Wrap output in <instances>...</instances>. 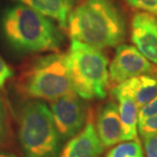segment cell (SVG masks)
Instances as JSON below:
<instances>
[{"mask_svg": "<svg viewBox=\"0 0 157 157\" xmlns=\"http://www.w3.org/2000/svg\"><path fill=\"white\" fill-rule=\"evenodd\" d=\"M66 59L71 84L76 94L85 100L104 99L107 96L108 60L101 50L72 40Z\"/></svg>", "mask_w": 157, "mask_h": 157, "instance_id": "obj_4", "label": "cell"}, {"mask_svg": "<svg viewBox=\"0 0 157 157\" xmlns=\"http://www.w3.org/2000/svg\"><path fill=\"white\" fill-rule=\"evenodd\" d=\"M157 114V95L148 104L140 108L139 111V122H142L148 118ZM138 122V123H139Z\"/></svg>", "mask_w": 157, "mask_h": 157, "instance_id": "obj_18", "label": "cell"}, {"mask_svg": "<svg viewBox=\"0 0 157 157\" xmlns=\"http://www.w3.org/2000/svg\"><path fill=\"white\" fill-rule=\"evenodd\" d=\"M114 97H131L139 108H142L157 95V73L142 74L127 79L112 89Z\"/></svg>", "mask_w": 157, "mask_h": 157, "instance_id": "obj_9", "label": "cell"}, {"mask_svg": "<svg viewBox=\"0 0 157 157\" xmlns=\"http://www.w3.org/2000/svg\"><path fill=\"white\" fill-rule=\"evenodd\" d=\"M18 89L29 99L51 101L74 93L66 54L56 52L34 60L22 73Z\"/></svg>", "mask_w": 157, "mask_h": 157, "instance_id": "obj_5", "label": "cell"}, {"mask_svg": "<svg viewBox=\"0 0 157 157\" xmlns=\"http://www.w3.org/2000/svg\"><path fill=\"white\" fill-rule=\"evenodd\" d=\"M129 6L157 17V0H126Z\"/></svg>", "mask_w": 157, "mask_h": 157, "instance_id": "obj_16", "label": "cell"}, {"mask_svg": "<svg viewBox=\"0 0 157 157\" xmlns=\"http://www.w3.org/2000/svg\"><path fill=\"white\" fill-rule=\"evenodd\" d=\"M140 135L144 138L147 135L157 134V114L138 123Z\"/></svg>", "mask_w": 157, "mask_h": 157, "instance_id": "obj_17", "label": "cell"}, {"mask_svg": "<svg viewBox=\"0 0 157 157\" xmlns=\"http://www.w3.org/2000/svg\"><path fill=\"white\" fill-rule=\"evenodd\" d=\"M5 41L19 53L58 52L64 38L50 19L21 4L7 8L0 19Z\"/></svg>", "mask_w": 157, "mask_h": 157, "instance_id": "obj_2", "label": "cell"}, {"mask_svg": "<svg viewBox=\"0 0 157 157\" xmlns=\"http://www.w3.org/2000/svg\"><path fill=\"white\" fill-rule=\"evenodd\" d=\"M18 140L24 157H58L61 137L50 110L41 100L31 99L18 113Z\"/></svg>", "mask_w": 157, "mask_h": 157, "instance_id": "obj_3", "label": "cell"}, {"mask_svg": "<svg viewBox=\"0 0 157 157\" xmlns=\"http://www.w3.org/2000/svg\"><path fill=\"white\" fill-rule=\"evenodd\" d=\"M95 129L104 147H112L123 141V130L118 104L108 101L101 107L97 115Z\"/></svg>", "mask_w": 157, "mask_h": 157, "instance_id": "obj_10", "label": "cell"}, {"mask_svg": "<svg viewBox=\"0 0 157 157\" xmlns=\"http://www.w3.org/2000/svg\"><path fill=\"white\" fill-rule=\"evenodd\" d=\"M49 107L62 140L73 138L83 128L87 110L84 101L75 93L52 101Z\"/></svg>", "mask_w": 157, "mask_h": 157, "instance_id": "obj_6", "label": "cell"}, {"mask_svg": "<svg viewBox=\"0 0 157 157\" xmlns=\"http://www.w3.org/2000/svg\"><path fill=\"white\" fill-rule=\"evenodd\" d=\"M14 72L0 55V88H4L8 79L13 77Z\"/></svg>", "mask_w": 157, "mask_h": 157, "instance_id": "obj_19", "label": "cell"}, {"mask_svg": "<svg viewBox=\"0 0 157 157\" xmlns=\"http://www.w3.org/2000/svg\"><path fill=\"white\" fill-rule=\"evenodd\" d=\"M0 157H17L16 155L9 152H0Z\"/></svg>", "mask_w": 157, "mask_h": 157, "instance_id": "obj_21", "label": "cell"}, {"mask_svg": "<svg viewBox=\"0 0 157 157\" xmlns=\"http://www.w3.org/2000/svg\"><path fill=\"white\" fill-rule=\"evenodd\" d=\"M144 149L147 157H157V134L144 137Z\"/></svg>", "mask_w": 157, "mask_h": 157, "instance_id": "obj_20", "label": "cell"}, {"mask_svg": "<svg viewBox=\"0 0 157 157\" xmlns=\"http://www.w3.org/2000/svg\"><path fill=\"white\" fill-rule=\"evenodd\" d=\"M115 98L119 102V114L123 130L124 140H136L138 135L140 108L129 96L120 95Z\"/></svg>", "mask_w": 157, "mask_h": 157, "instance_id": "obj_13", "label": "cell"}, {"mask_svg": "<svg viewBox=\"0 0 157 157\" xmlns=\"http://www.w3.org/2000/svg\"><path fill=\"white\" fill-rule=\"evenodd\" d=\"M10 135L9 114L6 102L0 94V147L3 146L8 140Z\"/></svg>", "mask_w": 157, "mask_h": 157, "instance_id": "obj_15", "label": "cell"}, {"mask_svg": "<svg viewBox=\"0 0 157 157\" xmlns=\"http://www.w3.org/2000/svg\"><path fill=\"white\" fill-rule=\"evenodd\" d=\"M108 72L111 82L118 85L139 75L157 73V67L135 46L119 45Z\"/></svg>", "mask_w": 157, "mask_h": 157, "instance_id": "obj_7", "label": "cell"}, {"mask_svg": "<svg viewBox=\"0 0 157 157\" xmlns=\"http://www.w3.org/2000/svg\"><path fill=\"white\" fill-rule=\"evenodd\" d=\"M28 6L45 17L52 18L62 28L67 27L68 17L74 5V0H14Z\"/></svg>", "mask_w": 157, "mask_h": 157, "instance_id": "obj_12", "label": "cell"}, {"mask_svg": "<svg viewBox=\"0 0 157 157\" xmlns=\"http://www.w3.org/2000/svg\"><path fill=\"white\" fill-rule=\"evenodd\" d=\"M68 33L99 50L121 45L126 37L123 15L111 0H86L71 11Z\"/></svg>", "mask_w": 157, "mask_h": 157, "instance_id": "obj_1", "label": "cell"}, {"mask_svg": "<svg viewBox=\"0 0 157 157\" xmlns=\"http://www.w3.org/2000/svg\"><path fill=\"white\" fill-rule=\"evenodd\" d=\"M103 149L95 127L89 120L83 129L68 141L59 157H100Z\"/></svg>", "mask_w": 157, "mask_h": 157, "instance_id": "obj_11", "label": "cell"}, {"mask_svg": "<svg viewBox=\"0 0 157 157\" xmlns=\"http://www.w3.org/2000/svg\"><path fill=\"white\" fill-rule=\"evenodd\" d=\"M106 157H144V152L140 141L127 140L113 147Z\"/></svg>", "mask_w": 157, "mask_h": 157, "instance_id": "obj_14", "label": "cell"}, {"mask_svg": "<svg viewBox=\"0 0 157 157\" xmlns=\"http://www.w3.org/2000/svg\"><path fill=\"white\" fill-rule=\"evenodd\" d=\"M131 39L140 53L157 66V17L135 13L131 23Z\"/></svg>", "mask_w": 157, "mask_h": 157, "instance_id": "obj_8", "label": "cell"}]
</instances>
